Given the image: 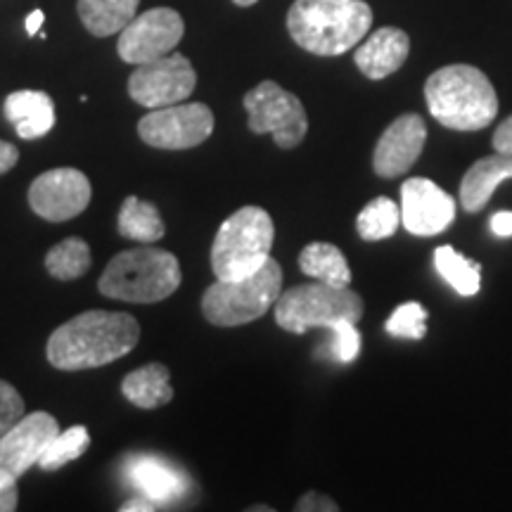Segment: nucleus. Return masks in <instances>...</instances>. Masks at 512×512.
I'll use <instances>...</instances> for the list:
<instances>
[{"label": "nucleus", "instance_id": "nucleus-1", "mask_svg": "<svg viewBox=\"0 0 512 512\" xmlns=\"http://www.w3.org/2000/svg\"><path fill=\"white\" fill-rule=\"evenodd\" d=\"M140 339V325L124 311H83L48 339L50 366L64 373L102 368L124 358Z\"/></svg>", "mask_w": 512, "mask_h": 512}, {"label": "nucleus", "instance_id": "nucleus-2", "mask_svg": "<svg viewBox=\"0 0 512 512\" xmlns=\"http://www.w3.org/2000/svg\"><path fill=\"white\" fill-rule=\"evenodd\" d=\"M373 10L366 0H294L287 31L306 53L335 57L349 53L366 38Z\"/></svg>", "mask_w": 512, "mask_h": 512}, {"label": "nucleus", "instance_id": "nucleus-3", "mask_svg": "<svg viewBox=\"0 0 512 512\" xmlns=\"http://www.w3.org/2000/svg\"><path fill=\"white\" fill-rule=\"evenodd\" d=\"M427 110L453 131H482L494 124L498 95L494 83L472 64H448L425 83Z\"/></svg>", "mask_w": 512, "mask_h": 512}, {"label": "nucleus", "instance_id": "nucleus-4", "mask_svg": "<svg viewBox=\"0 0 512 512\" xmlns=\"http://www.w3.org/2000/svg\"><path fill=\"white\" fill-rule=\"evenodd\" d=\"M181 280V264L174 254L140 247L112 256L100 275L98 290L119 302L155 304L169 299L181 287Z\"/></svg>", "mask_w": 512, "mask_h": 512}, {"label": "nucleus", "instance_id": "nucleus-5", "mask_svg": "<svg viewBox=\"0 0 512 512\" xmlns=\"http://www.w3.org/2000/svg\"><path fill=\"white\" fill-rule=\"evenodd\" d=\"M275 226L261 207H242L221 223L211 245V268L216 280L252 275L271 259Z\"/></svg>", "mask_w": 512, "mask_h": 512}, {"label": "nucleus", "instance_id": "nucleus-6", "mask_svg": "<svg viewBox=\"0 0 512 512\" xmlns=\"http://www.w3.org/2000/svg\"><path fill=\"white\" fill-rule=\"evenodd\" d=\"M283 292V268L268 259L259 271L238 280H216L202 297V313L211 325L238 328L259 320L278 302Z\"/></svg>", "mask_w": 512, "mask_h": 512}, {"label": "nucleus", "instance_id": "nucleus-7", "mask_svg": "<svg viewBox=\"0 0 512 512\" xmlns=\"http://www.w3.org/2000/svg\"><path fill=\"white\" fill-rule=\"evenodd\" d=\"M275 323L292 335H304L311 328H332V325L351 320L361 323L363 299L351 287L330 283L297 285L280 292L273 306Z\"/></svg>", "mask_w": 512, "mask_h": 512}, {"label": "nucleus", "instance_id": "nucleus-8", "mask_svg": "<svg viewBox=\"0 0 512 512\" xmlns=\"http://www.w3.org/2000/svg\"><path fill=\"white\" fill-rule=\"evenodd\" d=\"M245 110L249 114V131L256 136L271 133L275 145L283 150L297 147L309 133V117L302 100L275 81H261L254 86L245 95Z\"/></svg>", "mask_w": 512, "mask_h": 512}, {"label": "nucleus", "instance_id": "nucleus-9", "mask_svg": "<svg viewBox=\"0 0 512 512\" xmlns=\"http://www.w3.org/2000/svg\"><path fill=\"white\" fill-rule=\"evenodd\" d=\"M214 133V112L204 102L150 110L138 121V136L157 150H190L202 145Z\"/></svg>", "mask_w": 512, "mask_h": 512}, {"label": "nucleus", "instance_id": "nucleus-10", "mask_svg": "<svg viewBox=\"0 0 512 512\" xmlns=\"http://www.w3.org/2000/svg\"><path fill=\"white\" fill-rule=\"evenodd\" d=\"M197 74L188 57L171 53L159 60L138 64L136 72L128 79V95L147 110L178 105L195 91Z\"/></svg>", "mask_w": 512, "mask_h": 512}, {"label": "nucleus", "instance_id": "nucleus-11", "mask_svg": "<svg viewBox=\"0 0 512 512\" xmlns=\"http://www.w3.org/2000/svg\"><path fill=\"white\" fill-rule=\"evenodd\" d=\"M185 34L183 17L171 8H152L136 15L121 31L117 50L126 64H145L171 55Z\"/></svg>", "mask_w": 512, "mask_h": 512}, {"label": "nucleus", "instance_id": "nucleus-12", "mask_svg": "<svg viewBox=\"0 0 512 512\" xmlns=\"http://www.w3.org/2000/svg\"><path fill=\"white\" fill-rule=\"evenodd\" d=\"M57 434L60 425L46 411L19 418L8 432L0 434V482H17L29 467L38 465Z\"/></svg>", "mask_w": 512, "mask_h": 512}, {"label": "nucleus", "instance_id": "nucleus-13", "mask_svg": "<svg viewBox=\"0 0 512 512\" xmlns=\"http://www.w3.org/2000/svg\"><path fill=\"white\" fill-rule=\"evenodd\" d=\"M91 181L79 169H50L31 183L29 207L50 223L74 219L91 204Z\"/></svg>", "mask_w": 512, "mask_h": 512}, {"label": "nucleus", "instance_id": "nucleus-14", "mask_svg": "<svg viewBox=\"0 0 512 512\" xmlns=\"http://www.w3.org/2000/svg\"><path fill=\"white\" fill-rule=\"evenodd\" d=\"M456 219V200L430 178H408L401 185V223L418 238L444 233Z\"/></svg>", "mask_w": 512, "mask_h": 512}, {"label": "nucleus", "instance_id": "nucleus-15", "mask_svg": "<svg viewBox=\"0 0 512 512\" xmlns=\"http://www.w3.org/2000/svg\"><path fill=\"white\" fill-rule=\"evenodd\" d=\"M427 143V124L420 114H401L377 140L373 169L382 178H399L411 171Z\"/></svg>", "mask_w": 512, "mask_h": 512}, {"label": "nucleus", "instance_id": "nucleus-16", "mask_svg": "<svg viewBox=\"0 0 512 512\" xmlns=\"http://www.w3.org/2000/svg\"><path fill=\"white\" fill-rule=\"evenodd\" d=\"M411 53V38L396 27H382L356 46V67L363 76L382 81L399 72Z\"/></svg>", "mask_w": 512, "mask_h": 512}, {"label": "nucleus", "instance_id": "nucleus-17", "mask_svg": "<svg viewBox=\"0 0 512 512\" xmlns=\"http://www.w3.org/2000/svg\"><path fill=\"white\" fill-rule=\"evenodd\" d=\"M5 119L10 121L22 140L48 136L55 126V102L43 91H15L5 98Z\"/></svg>", "mask_w": 512, "mask_h": 512}, {"label": "nucleus", "instance_id": "nucleus-18", "mask_svg": "<svg viewBox=\"0 0 512 512\" xmlns=\"http://www.w3.org/2000/svg\"><path fill=\"white\" fill-rule=\"evenodd\" d=\"M126 477L147 501L171 503L185 494V477L155 456H138L126 467Z\"/></svg>", "mask_w": 512, "mask_h": 512}, {"label": "nucleus", "instance_id": "nucleus-19", "mask_svg": "<svg viewBox=\"0 0 512 512\" xmlns=\"http://www.w3.org/2000/svg\"><path fill=\"white\" fill-rule=\"evenodd\" d=\"M512 178V157L496 155L482 157L467 169L463 176V183H460V207H463L467 214H477L482 211L486 204H489L491 195L498 185L510 181Z\"/></svg>", "mask_w": 512, "mask_h": 512}, {"label": "nucleus", "instance_id": "nucleus-20", "mask_svg": "<svg viewBox=\"0 0 512 512\" xmlns=\"http://www.w3.org/2000/svg\"><path fill=\"white\" fill-rule=\"evenodd\" d=\"M121 394L143 411H155V408L166 406L174 399L169 368L162 363H147L143 368H136L121 382Z\"/></svg>", "mask_w": 512, "mask_h": 512}, {"label": "nucleus", "instance_id": "nucleus-21", "mask_svg": "<svg viewBox=\"0 0 512 512\" xmlns=\"http://www.w3.org/2000/svg\"><path fill=\"white\" fill-rule=\"evenodd\" d=\"M138 5L140 0H79L76 10H79L83 27L93 36L105 38L121 34L136 17Z\"/></svg>", "mask_w": 512, "mask_h": 512}, {"label": "nucleus", "instance_id": "nucleus-22", "mask_svg": "<svg viewBox=\"0 0 512 512\" xmlns=\"http://www.w3.org/2000/svg\"><path fill=\"white\" fill-rule=\"evenodd\" d=\"M299 268L313 280L330 285H351V268L342 249L330 242H311L299 254Z\"/></svg>", "mask_w": 512, "mask_h": 512}, {"label": "nucleus", "instance_id": "nucleus-23", "mask_svg": "<svg viewBox=\"0 0 512 512\" xmlns=\"http://www.w3.org/2000/svg\"><path fill=\"white\" fill-rule=\"evenodd\" d=\"M117 230L121 238L145 242V245L162 240L166 233L162 214H159L155 204L138 200V197L133 195L126 197L124 204H121Z\"/></svg>", "mask_w": 512, "mask_h": 512}, {"label": "nucleus", "instance_id": "nucleus-24", "mask_svg": "<svg viewBox=\"0 0 512 512\" xmlns=\"http://www.w3.org/2000/svg\"><path fill=\"white\" fill-rule=\"evenodd\" d=\"M434 266L441 273V278L453 287L463 297H475L479 292V273H482V264L467 259L460 252H456L451 245H444L434 249Z\"/></svg>", "mask_w": 512, "mask_h": 512}, {"label": "nucleus", "instance_id": "nucleus-25", "mask_svg": "<svg viewBox=\"0 0 512 512\" xmlns=\"http://www.w3.org/2000/svg\"><path fill=\"white\" fill-rule=\"evenodd\" d=\"M401 207L389 197H375L361 209L356 219L358 235L368 242L387 240L399 230Z\"/></svg>", "mask_w": 512, "mask_h": 512}, {"label": "nucleus", "instance_id": "nucleus-26", "mask_svg": "<svg viewBox=\"0 0 512 512\" xmlns=\"http://www.w3.org/2000/svg\"><path fill=\"white\" fill-rule=\"evenodd\" d=\"M91 261L93 254L86 240L67 238L50 249L46 256V268L57 280H76L88 273Z\"/></svg>", "mask_w": 512, "mask_h": 512}, {"label": "nucleus", "instance_id": "nucleus-27", "mask_svg": "<svg viewBox=\"0 0 512 512\" xmlns=\"http://www.w3.org/2000/svg\"><path fill=\"white\" fill-rule=\"evenodd\" d=\"M88 446H91V434H88L86 427L83 425L69 427V430L60 432L53 441H50L46 453H43L41 460H38V467L46 472L60 470V467L72 463V460L81 458L83 453L88 451Z\"/></svg>", "mask_w": 512, "mask_h": 512}, {"label": "nucleus", "instance_id": "nucleus-28", "mask_svg": "<svg viewBox=\"0 0 512 512\" xmlns=\"http://www.w3.org/2000/svg\"><path fill=\"white\" fill-rule=\"evenodd\" d=\"M384 328L392 337L422 339L427 335V309L418 302H406L394 309Z\"/></svg>", "mask_w": 512, "mask_h": 512}, {"label": "nucleus", "instance_id": "nucleus-29", "mask_svg": "<svg viewBox=\"0 0 512 512\" xmlns=\"http://www.w3.org/2000/svg\"><path fill=\"white\" fill-rule=\"evenodd\" d=\"M332 354L337 361L351 363L361 354V335H358L356 323L351 320H342V323L332 325Z\"/></svg>", "mask_w": 512, "mask_h": 512}, {"label": "nucleus", "instance_id": "nucleus-30", "mask_svg": "<svg viewBox=\"0 0 512 512\" xmlns=\"http://www.w3.org/2000/svg\"><path fill=\"white\" fill-rule=\"evenodd\" d=\"M19 418H24V399L10 382L0 380V434L8 432Z\"/></svg>", "mask_w": 512, "mask_h": 512}, {"label": "nucleus", "instance_id": "nucleus-31", "mask_svg": "<svg viewBox=\"0 0 512 512\" xmlns=\"http://www.w3.org/2000/svg\"><path fill=\"white\" fill-rule=\"evenodd\" d=\"M294 510L297 512H337L339 505L332 501L330 496L318 494V491H309V494H304L302 498H299L297 505H294Z\"/></svg>", "mask_w": 512, "mask_h": 512}, {"label": "nucleus", "instance_id": "nucleus-32", "mask_svg": "<svg viewBox=\"0 0 512 512\" xmlns=\"http://www.w3.org/2000/svg\"><path fill=\"white\" fill-rule=\"evenodd\" d=\"M491 143H494V150L496 152L512 157V117L505 119L503 124L496 128L494 140H491Z\"/></svg>", "mask_w": 512, "mask_h": 512}, {"label": "nucleus", "instance_id": "nucleus-33", "mask_svg": "<svg viewBox=\"0 0 512 512\" xmlns=\"http://www.w3.org/2000/svg\"><path fill=\"white\" fill-rule=\"evenodd\" d=\"M19 505L17 482H0V512H12Z\"/></svg>", "mask_w": 512, "mask_h": 512}, {"label": "nucleus", "instance_id": "nucleus-34", "mask_svg": "<svg viewBox=\"0 0 512 512\" xmlns=\"http://www.w3.org/2000/svg\"><path fill=\"white\" fill-rule=\"evenodd\" d=\"M19 162V150L8 140H0V176L8 174L10 169H15Z\"/></svg>", "mask_w": 512, "mask_h": 512}, {"label": "nucleus", "instance_id": "nucleus-35", "mask_svg": "<svg viewBox=\"0 0 512 512\" xmlns=\"http://www.w3.org/2000/svg\"><path fill=\"white\" fill-rule=\"evenodd\" d=\"M491 230L498 238H510L512 235V211H498L491 216Z\"/></svg>", "mask_w": 512, "mask_h": 512}, {"label": "nucleus", "instance_id": "nucleus-36", "mask_svg": "<svg viewBox=\"0 0 512 512\" xmlns=\"http://www.w3.org/2000/svg\"><path fill=\"white\" fill-rule=\"evenodd\" d=\"M121 512H152L157 510V505L152 501H147V498H133V501H126L124 505H119Z\"/></svg>", "mask_w": 512, "mask_h": 512}, {"label": "nucleus", "instance_id": "nucleus-37", "mask_svg": "<svg viewBox=\"0 0 512 512\" xmlns=\"http://www.w3.org/2000/svg\"><path fill=\"white\" fill-rule=\"evenodd\" d=\"M43 22H46V12H43V10L31 12V15L27 17V34L29 36H36L38 31H41Z\"/></svg>", "mask_w": 512, "mask_h": 512}, {"label": "nucleus", "instance_id": "nucleus-38", "mask_svg": "<svg viewBox=\"0 0 512 512\" xmlns=\"http://www.w3.org/2000/svg\"><path fill=\"white\" fill-rule=\"evenodd\" d=\"M235 5H240V8H252L254 3H259V0H233Z\"/></svg>", "mask_w": 512, "mask_h": 512}]
</instances>
